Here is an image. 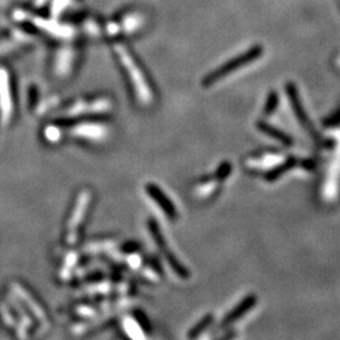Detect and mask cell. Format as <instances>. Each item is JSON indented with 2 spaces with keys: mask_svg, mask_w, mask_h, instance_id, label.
<instances>
[{
  "mask_svg": "<svg viewBox=\"0 0 340 340\" xmlns=\"http://www.w3.org/2000/svg\"><path fill=\"white\" fill-rule=\"evenodd\" d=\"M114 53L116 56L117 61L121 65L122 70L125 71L126 76L129 77L130 83L136 93L137 99L142 105H150L154 101V92H153L152 86L148 81L147 73L144 72L142 67L135 56L132 55L131 51L127 48L126 44L122 42H114L112 44Z\"/></svg>",
  "mask_w": 340,
  "mask_h": 340,
  "instance_id": "6da1fadb",
  "label": "cell"
},
{
  "mask_svg": "<svg viewBox=\"0 0 340 340\" xmlns=\"http://www.w3.org/2000/svg\"><path fill=\"white\" fill-rule=\"evenodd\" d=\"M45 132H47L48 140H51V141H58L60 140V130L56 129V127H47Z\"/></svg>",
  "mask_w": 340,
  "mask_h": 340,
  "instance_id": "e0dca14e",
  "label": "cell"
},
{
  "mask_svg": "<svg viewBox=\"0 0 340 340\" xmlns=\"http://www.w3.org/2000/svg\"><path fill=\"white\" fill-rule=\"evenodd\" d=\"M8 75L5 71H0V96H2V110L4 116H9L12 112V99H10V87Z\"/></svg>",
  "mask_w": 340,
  "mask_h": 340,
  "instance_id": "30bf717a",
  "label": "cell"
},
{
  "mask_svg": "<svg viewBox=\"0 0 340 340\" xmlns=\"http://www.w3.org/2000/svg\"><path fill=\"white\" fill-rule=\"evenodd\" d=\"M149 229H150V233H152L153 238H154L155 242H157L158 247L162 250L163 255H164V257L167 258L168 263L170 265L173 272L175 273L176 276H179V277L188 278L189 277L188 270H186V268L184 267V266L181 265V263L179 262L178 260H176L175 256H174L170 252V249H168L167 244H165V241H164V237H163L162 231H160L159 227L157 226V223H155V222H153V221H150L149 222Z\"/></svg>",
  "mask_w": 340,
  "mask_h": 340,
  "instance_id": "3957f363",
  "label": "cell"
},
{
  "mask_svg": "<svg viewBox=\"0 0 340 340\" xmlns=\"http://www.w3.org/2000/svg\"><path fill=\"white\" fill-rule=\"evenodd\" d=\"M339 122H340V111L338 112V114L335 115V116L333 117V119L329 120V121L326 122V124H328V125H336V124H339Z\"/></svg>",
  "mask_w": 340,
  "mask_h": 340,
  "instance_id": "ac0fdd59",
  "label": "cell"
},
{
  "mask_svg": "<svg viewBox=\"0 0 340 340\" xmlns=\"http://www.w3.org/2000/svg\"><path fill=\"white\" fill-rule=\"evenodd\" d=\"M295 163L296 162H295V159H294V158H291V159L286 160V162L283 163L282 165H280V167L275 168V169H273V170L268 171V173L266 174V180H268V181L276 180V179H277L278 176L282 175L283 173H286V171L290 169V168H293L294 165H295Z\"/></svg>",
  "mask_w": 340,
  "mask_h": 340,
  "instance_id": "7c38bea8",
  "label": "cell"
},
{
  "mask_svg": "<svg viewBox=\"0 0 340 340\" xmlns=\"http://www.w3.org/2000/svg\"><path fill=\"white\" fill-rule=\"evenodd\" d=\"M89 199H91V197H89L88 191H82L77 203H76L75 211H73L72 216H71L70 224H68V241L71 244H73L76 237H77V227L80 226L81 222L85 218L87 207L89 204Z\"/></svg>",
  "mask_w": 340,
  "mask_h": 340,
  "instance_id": "277c9868",
  "label": "cell"
},
{
  "mask_svg": "<svg viewBox=\"0 0 340 340\" xmlns=\"http://www.w3.org/2000/svg\"><path fill=\"white\" fill-rule=\"evenodd\" d=\"M212 320H213V315H212V314H208V315L204 316V318L202 319V320L199 321V323L197 324L193 329H191L190 334H188L189 338L194 339V338H197L199 334L203 333V331L207 329V326H209V324L212 323Z\"/></svg>",
  "mask_w": 340,
  "mask_h": 340,
  "instance_id": "4fadbf2b",
  "label": "cell"
},
{
  "mask_svg": "<svg viewBox=\"0 0 340 340\" xmlns=\"http://www.w3.org/2000/svg\"><path fill=\"white\" fill-rule=\"evenodd\" d=\"M286 93H287L288 96V100H290L291 102V106H293L294 109V112H295L296 117H298L299 122H300L301 125H303L304 127H305L308 131H314V127L313 125H311L310 120H309L308 115H306L305 110H304L303 107V104H301L300 99H299V94H298V91H296V87L293 85V83H287L286 85Z\"/></svg>",
  "mask_w": 340,
  "mask_h": 340,
  "instance_id": "5b68a950",
  "label": "cell"
},
{
  "mask_svg": "<svg viewBox=\"0 0 340 340\" xmlns=\"http://www.w3.org/2000/svg\"><path fill=\"white\" fill-rule=\"evenodd\" d=\"M124 325L125 329L127 330V333H130V335L134 336V338H142V336H144L141 334V331H140V326L137 325L136 323H134L131 319H126Z\"/></svg>",
  "mask_w": 340,
  "mask_h": 340,
  "instance_id": "9a60e30c",
  "label": "cell"
},
{
  "mask_svg": "<svg viewBox=\"0 0 340 340\" xmlns=\"http://www.w3.org/2000/svg\"><path fill=\"white\" fill-rule=\"evenodd\" d=\"M229 174H231V164L224 162V163H222L221 167H219L218 170H217L216 178L218 179V180H223V179H226Z\"/></svg>",
  "mask_w": 340,
  "mask_h": 340,
  "instance_id": "2e32d148",
  "label": "cell"
},
{
  "mask_svg": "<svg viewBox=\"0 0 340 340\" xmlns=\"http://www.w3.org/2000/svg\"><path fill=\"white\" fill-rule=\"evenodd\" d=\"M261 55H262V47H254L252 50L245 52L244 55L237 56L236 58L226 62L224 65H222L221 67L217 68L216 71L208 73V75L204 77L203 86L209 87L214 85V83H217L218 81L226 78L228 75H232V73H234L236 71H238L239 68L244 67V66L249 65V63L258 60V57H261Z\"/></svg>",
  "mask_w": 340,
  "mask_h": 340,
  "instance_id": "7a4b0ae2",
  "label": "cell"
},
{
  "mask_svg": "<svg viewBox=\"0 0 340 340\" xmlns=\"http://www.w3.org/2000/svg\"><path fill=\"white\" fill-rule=\"evenodd\" d=\"M147 193L153 198V201L162 208V211L167 214L170 218H175L176 217V209L171 201L165 196L164 191L159 188V186L154 185V184H148L147 185Z\"/></svg>",
  "mask_w": 340,
  "mask_h": 340,
  "instance_id": "8992f818",
  "label": "cell"
},
{
  "mask_svg": "<svg viewBox=\"0 0 340 340\" xmlns=\"http://www.w3.org/2000/svg\"><path fill=\"white\" fill-rule=\"evenodd\" d=\"M277 105H278L277 93H276L275 91L270 92L267 96V100H266L265 107H263V115H265V116H270V115H272L273 112L276 111V109H277Z\"/></svg>",
  "mask_w": 340,
  "mask_h": 340,
  "instance_id": "5bb4252c",
  "label": "cell"
},
{
  "mask_svg": "<svg viewBox=\"0 0 340 340\" xmlns=\"http://www.w3.org/2000/svg\"><path fill=\"white\" fill-rule=\"evenodd\" d=\"M77 135L86 137H100L104 135V129L101 126H96V125H85V126H80L75 130Z\"/></svg>",
  "mask_w": 340,
  "mask_h": 340,
  "instance_id": "8fae6325",
  "label": "cell"
},
{
  "mask_svg": "<svg viewBox=\"0 0 340 340\" xmlns=\"http://www.w3.org/2000/svg\"><path fill=\"white\" fill-rule=\"evenodd\" d=\"M75 56L76 55L73 48H62L60 51V53H58L57 61H56V70H57V73L66 75L67 72H70L73 61H75Z\"/></svg>",
  "mask_w": 340,
  "mask_h": 340,
  "instance_id": "9c48e42d",
  "label": "cell"
},
{
  "mask_svg": "<svg viewBox=\"0 0 340 340\" xmlns=\"http://www.w3.org/2000/svg\"><path fill=\"white\" fill-rule=\"evenodd\" d=\"M257 127L261 132H263V134L267 135V136H271L272 139L277 140V141L281 142L282 145H286V147H290V145H293V139H291V137L288 136L286 132L281 131L280 129L272 126V125H270L268 122L258 121L257 122Z\"/></svg>",
  "mask_w": 340,
  "mask_h": 340,
  "instance_id": "ba28073f",
  "label": "cell"
},
{
  "mask_svg": "<svg viewBox=\"0 0 340 340\" xmlns=\"http://www.w3.org/2000/svg\"><path fill=\"white\" fill-rule=\"evenodd\" d=\"M256 301H257V298H256L255 295L246 296V298H245L244 300H242L241 303H239L238 305L236 306V308H233V310H232L231 313L227 314L226 318L223 319V323H222V325H223V326L229 325V324L234 323V321L238 320L239 318H242L245 314L249 313V311L251 310L252 308H254Z\"/></svg>",
  "mask_w": 340,
  "mask_h": 340,
  "instance_id": "52a82bcc",
  "label": "cell"
}]
</instances>
